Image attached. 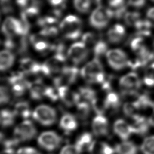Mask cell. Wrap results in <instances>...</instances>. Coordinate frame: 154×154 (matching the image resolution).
<instances>
[{
	"mask_svg": "<svg viewBox=\"0 0 154 154\" xmlns=\"http://www.w3.org/2000/svg\"><path fill=\"white\" fill-rule=\"evenodd\" d=\"M80 74L82 78L89 84L102 85L106 78L103 66L97 58L87 63L82 68Z\"/></svg>",
	"mask_w": 154,
	"mask_h": 154,
	"instance_id": "6da1fadb",
	"label": "cell"
},
{
	"mask_svg": "<svg viewBox=\"0 0 154 154\" xmlns=\"http://www.w3.org/2000/svg\"><path fill=\"white\" fill-rule=\"evenodd\" d=\"M59 27L63 36L68 40L77 39L82 32V22L75 15L70 14L65 17Z\"/></svg>",
	"mask_w": 154,
	"mask_h": 154,
	"instance_id": "7a4b0ae2",
	"label": "cell"
},
{
	"mask_svg": "<svg viewBox=\"0 0 154 154\" xmlns=\"http://www.w3.org/2000/svg\"><path fill=\"white\" fill-rule=\"evenodd\" d=\"M29 26L14 17H7L4 21L1 31L7 38H12L17 35L25 36L28 32Z\"/></svg>",
	"mask_w": 154,
	"mask_h": 154,
	"instance_id": "3957f363",
	"label": "cell"
},
{
	"mask_svg": "<svg viewBox=\"0 0 154 154\" xmlns=\"http://www.w3.org/2000/svg\"><path fill=\"white\" fill-rule=\"evenodd\" d=\"M66 56L55 54L42 64V74L47 76H55L56 77L66 67Z\"/></svg>",
	"mask_w": 154,
	"mask_h": 154,
	"instance_id": "277c9868",
	"label": "cell"
},
{
	"mask_svg": "<svg viewBox=\"0 0 154 154\" xmlns=\"http://www.w3.org/2000/svg\"><path fill=\"white\" fill-rule=\"evenodd\" d=\"M32 116L35 121L46 126L52 125L57 120L56 110L47 105L37 106L33 111Z\"/></svg>",
	"mask_w": 154,
	"mask_h": 154,
	"instance_id": "5b68a950",
	"label": "cell"
},
{
	"mask_svg": "<svg viewBox=\"0 0 154 154\" xmlns=\"http://www.w3.org/2000/svg\"><path fill=\"white\" fill-rule=\"evenodd\" d=\"M113 17L111 10L105 6H98L91 13L89 22L91 26L97 29L105 28Z\"/></svg>",
	"mask_w": 154,
	"mask_h": 154,
	"instance_id": "8992f818",
	"label": "cell"
},
{
	"mask_svg": "<svg viewBox=\"0 0 154 154\" xmlns=\"http://www.w3.org/2000/svg\"><path fill=\"white\" fill-rule=\"evenodd\" d=\"M37 131L34 123L29 120H25L16 126L14 129V138L19 142L27 141L33 139Z\"/></svg>",
	"mask_w": 154,
	"mask_h": 154,
	"instance_id": "52a82bcc",
	"label": "cell"
},
{
	"mask_svg": "<svg viewBox=\"0 0 154 154\" xmlns=\"http://www.w3.org/2000/svg\"><path fill=\"white\" fill-rule=\"evenodd\" d=\"M79 70L75 66H66L63 71L54 79L55 87H69L77 79Z\"/></svg>",
	"mask_w": 154,
	"mask_h": 154,
	"instance_id": "ba28073f",
	"label": "cell"
},
{
	"mask_svg": "<svg viewBox=\"0 0 154 154\" xmlns=\"http://www.w3.org/2000/svg\"><path fill=\"white\" fill-rule=\"evenodd\" d=\"M40 147L47 151H54L57 149L62 143V138L55 132L49 131L42 132L37 139Z\"/></svg>",
	"mask_w": 154,
	"mask_h": 154,
	"instance_id": "9c48e42d",
	"label": "cell"
},
{
	"mask_svg": "<svg viewBox=\"0 0 154 154\" xmlns=\"http://www.w3.org/2000/svg\"><path fill=\"white\" fill-rule=\"evenodd\" d=\"M106 57L108 64L115 70H121L129 66L130 60L126 53L121 49L109 50L106 52Z\"/></svg>",
	"mask_w": 154,
	"mask_h": 154,
	"instance_id": "30bf717a",
	"label": "cell"
},
{
	"mask_svg": "<svg viewBox=\"0 0 154 154\" xmlns=\"http://www.w3.org/2000/svg\"><path fill=\"white\" fill-rule=\"evenodd\" d=\"M7 82L11 86V91L15 96L20 97L28 90L29 83L23 72H14L7 78Z\"/></svg>",
	"mask_w": 154,
	"mask_h": 154,
	"instance_id": "8fae6325",
	"label": "cell"
},
{
	"mask_svg": "<svg viewBox=\"0 0 154 154\" xmlns=\"http://www.w3.org/2000/svg\"><path fill=\"white\" fill-rule=\"evenodd\" d=\"M141 80L135 72H129L121 77L119 81L122 94L137 92L141 87Z\"/></svg>",
	"mask_w": 154,
	"mask_h": 154,
	"instance_id": "7c38bea8",
	"label": "cell"
},
{
	"mask_svg": "<svg viewBox=\"0 0 154 154\" xmlns=\"http://www.w3.org/2000/svg\"><path fill=\"white\" fill-rule=\"evenodd\" d=\"M89 49L82 42H76L72 45L67 52V57L76 65L83 63L88 57Z\"/></svg>",
	"mask_w": 154,
	"mask_h": 154,
	"instance_id": "4fadbf2b",
	"label": "cell"
},
{
	"mask_svg": "<svg viewBox=\"0 0 154 154\" xmlns=\"http://www.w3.org/2000/svg\"><path fill=\"white\" fill-rule=\"evenodd\" d=\"M20 67L25 75L27 76L38 77L42 74V64L29 58H24L20 61Z\"/></svg>",
	"mask_w": 154,
	"mask_h": 154,
	"instance_id": "5bb4252c",
	"label": "cell"
},
{
	"mask_svg": "<svg viewBox=\"0 0 154 154\" xmlns=\"http://www.w3.org/2000/svg\"><path fill=\"white\" fill-rule=\"evenodd\" d=\"M108 121L103 114H97L93 119L91 128L93 134L96 137H104L108 134Z\"/></svg>",
	"mask_w": 154,
	"mask_h": 154,
	"instance_id": "9a60e30c",
	"label": "cell"
},
{
	"mask_svg": "<svg viewBox=\"0 0 154 154\" xmlns=\"http://www.w3.org/2000/svg\"><path fill=\"white\" fill-rule=\"evenodd\" d=\"M113 131L114 134L123 141L128 140L134 133L132 125L121 119H117L114 123Z\"/></svg>",
	"mask_w": 154,
	"mask_h": 154,
	"instance_id": "2e32d148",
	"label": "cell"
},
{
	"mask_svg": "<svg viewBox=\"0 0 154 154\" xmlns=\"http://www.w3.org/2000/svg\"><path fill=\"white\" fill-rule=\"evenodd\" d=\"M59 94V99L67 106L70 107L77 105L79 102V97L76 91H73L69 87L57 88Z\"/></svg>",
	"mask_w": 154,
	"mask_h": 154,
	"instance_id": "e0dca14e",
	"label": "cell"
},
{
	"mask_svg": "<svg viewBox=\"0 0 154 154\" xmlns=\"http://www.w3.org/2000/svg\"><path fill=\"white\" fill-rule=\"evenodd\" d=\"M47 37L41 33L38 35H32L31 37V42L35 50L42 53H46L49 51L54 50L55 45H51Z\"/></svg>",
	"mask_w": 154,
	"mask_h": 154,
	"instance_id": "ac0fdd59",
	"label": "cell"
},
{
	"mask_svg": "<svg viewBox=\"0 0 154 154\" xmlns=\"http://www.w3.org/2000/svg\"><path fill=\"white\" fill-rule=\"evenodd\" d=\"M59 125L60 128L66 134H69L77 129V119L74 115L69 112H66L61 116Z\"/></svg>",
	"mask_w": 154,
	"mask_h": 154,
	"instance_id": "d6986e66",
	"label": "cell"
},
{
	"mask_svg": "<svg viewBox=\"0 0 154 154\" xmlns=\"http://www.w3.org/2000/svg\"><path fill=\"white\" fill-rule=\"evenodd\" d=\"M125 28L120 24H115L107 32L108 40L112 43H120L125 38Z\"/></svg>",
	"mask_w": 154,
	"mask_h": 154,
	"instance_id": "ffe728a7",
	"label": "cell"
},
{
	"mask_svg": "<svg viewBox=\"0 0 154 154\" xmlns=\"http://www.w3.org/2000/svg\"><path fill=\"white\" fill-rule=\"evenodd\" d=\"M46 87L41 80L29 83L28 90L31 97L34 100H40L45 97Z\"/></svg>",
	"mask_w": 154,
	"mask_h": 154,
	"instance_id": "44dd1931",
	"label": "cell"
},
{
	"mask_svg": "<svg viewBox=\"0 0 154 154\" xmlns=\"http://www.w3.org/2000/svg\"><path fill=\"white\" fill-rule=\"evenodd\" d=\"M94 140H93L92 135L88 132L82 133L77 138L75 145L77 146L81 152H89Z\"/></svg>",
	"mask_w": 154,
	"mask_h": 154,
	"instance_id": "7402d4cb",
	"label": "cell"
},
{
	"mask_svg": "<svg viewBox=\"0 0 154 154\" xmlns=\"http://www.w3.org/2000/svg\"><path fill=\"white\" fill-rule=\"evenodd\" d=\"M76 92L79 97V102H84L91 105L97 98L96 91L89 87H81Z\"/></svg>",
	"mask_w": 154,
	"mask_h": 154,
	"instance_id": "603a6c76",
	"label": "cell"
},
{
	"mask_svg": "<svg viewBox=\"0 0 154 154\" xmlns=\"http://www.w3.org/2000/svg\"><path fill=\"white\" fill-rule=\"evenodd\" d=\"M15 56L9 50L0 51V71H5L9 69L14 64Z\"/></svg>",
	"mask_w": 154,
	"mask_h": 154,
	"instance_id": "cb8c5ba5",
	"label": "cell"
},
{
	"mask_svg": "<svg viewBox=\"0 0 154 154\" xmlns=\"http://www.w3.org/2000/svg\"><path fill=\"white\" fill-rule=\"evenodd\" d=\"M134 120L132 126L134 129V132L138 134H145L149 130L150 124L148 119H146L144 116L138 115L132 119Z\"/></svg>",
	"mask_w": 154,
	"mask_h": 154,
	"instance_id": "d4e9b609",
	"label": "cell"
},
{
	"mask_svg": "<svg viewBox=\"0 0 154 154\" xmlns=\"http://www.w3.org/2000/svg\"><path fill=\"white\" fill-rule=\"evenodd\" d=\"M13 111H14L16 117L18 116L26 120L29 118L32 113L31 110L29 103L27 101L25 100L19 101L16 103Z\"/></svg>",
	"mask_w": 154,
	"mask_h": 154,
	"instance_id": "484cf974",
	"label": "cell"
},
{
	"mask_svg": "<svg viewBox=\"0 0 154 154\" xmlns=\"http://www.w3.org/2000/svg\"><path fill=\"white\" fill-rule=\"evenodd\" d=\"M116 154H137V146L132 141H123L117 144L114 148Z\"/></svg>",
	"mask_w": 154,
	"mask_h": 154,
	"instance_id": "4316f807",
	"label": "cell"
},
{
	"mask_svg": "<svg viewBox=\"0 0 154 154\" xmlns=\"http://www.w3.org/2000/svg\"><path fill=\"white\" fill-rule=\"evenodd\" d=\"M89 152L90 154H114L115 150L105 142L94 141Z\"/></svg>",
	"mask_w": 154,
	"mask_h": 154,
	"instance_id": "83f0119b",
	"label": "cell"
},
{
	"mask_svg": "<svg viewBox=\"0 0 154 154\" xmlns=\"http://www.w3.org/2000/svg\"><path fill=\"white\" fill-rule=\"evenodd\" d=\"M103 100L105 110H116L120 105V97L116 93L113 91L108 92Z\"/></svg>",
	"mask_w": 154,
	"mask_h": 154,
	"instance_id": "f1b7e54d",
	"label": "cell"
},
{
	"mask_svg": "<svg viewBox=\"0 0 154 154\" xmlns=\"http://www.w3.org/2000/svg\"><path fill=\"white\" fill-rule=\"evenodd\" d=\"M16 114L13 111L8 109H3L0 111V125L3 128L11 126L16 119Z\"/></svg>",
	"mask_w": 154,
	"mask_h": 154,
	"instance_id": "f546056e",
	"label": "cell"
},
{
	"mask_svg": "<svg viewBox=\"0 0 154 154\" xmlns=\"http://www.w3.org/2000/svg\"><path fill=\"white\" fill-rule=\"evenodd\" d=\"M152 26V24L150 20H140L135 26L136 35L141 37L149 36L151 34Z\"/></svg>",
	"mask_w": 154,
	"mask_h": 154,
	"instance_id": "4dcf8cb0",
	"label": "cell"
},
{
	"mask_svg": "<svg viewBox=\"0 0 154 154\" xmlns=\"http://www.w3.org/2000/svg\"><path fill=\"white\" fill-rule=\"evenodd\" d=\"M130 46L137 55H141L149 51L143 37L138 36L132 39L130 42Z\"/></svg>",
	"mask_w": 154,
	"mask_h": 154,
	"instance_id": "1f68e13d",
	"label": "cell"
},
{
	"mask_svg": "<svg viewBox=\"0 0 154 154\" xmlns=\"http://www.w3.org/2000/svg\"><path fill=\"white\" fill-rule=\"evenodd\" d=\"M141 109L139 104L136 102H126L123 106V111L125 116L132 119L138 116V111Z\"/></svg>",
	"mask_w": 154,
	"mask_h": 154,
	"instance_id": "d6a6232c",
	"label": "cell"
},
{
	"mask_svg": "<svg viewBox=\"0 0 154 154\" xmlns=\"http://www.w3.org/2000/svg\"><path fill=\"white\" fill-rule=\"evenodd\" d=\"M91 105L84 102H80L76 105L77 117L82 121H85L88 118L91 111Z\"/></svg>",
	"mask_w": 154,
	"mask_h": 154,
	"instance_id": "836d02e7",
	"label": "cell"
},
{
	"mask_svg": "<svg viewBox=\"0 0 154 154\" xmlns=\"http://www.w3.org/2000/svg\"><path fill=\"white\" fill-rule=\"evenodd\" d=\"M143 154H154V135L146 138L141 144Z\"/></svg>",
	"mask_w": 154,
	"mask_h": 154,
	"instance_id": "e575fe53",
	"label": "cell"
},
{
	"mask_svg": "<svg viewBox=\"0 0 154 154\" xmlns=\"http://www.w3.org/2000/svg\"><path fill=\"white\" fill-rule=\"evenodd\" d=\"M108 46L106 43L103 40H98L93 48V51L95 55V58H99L103 54H106Z\"/></svg>",
	"mask_w": 154,
	"mask_h": 154,
	"instance_id": "d590c367",
	"label": "cell"
},
{
	"mask_svg": "<svg viewBox=\"0 0 154 154\" xmlns=\"http://www.w3.org/2000/svg\"><path fill=\"white\" fill-rule=\"evenodd\" d=\"M125 22L128 26H135L141 20L140 14L137 11L127 12L124 15Z\"/></svg>",
	"mask_w": 154,
	"mask_h": 154,
	"instance_id": "8d00e7d4",
	"label": "cell"
},
{
	"mask_svg": "<svg viewBox=\"0 0 154 154\" xmlns=\"http://www.w3.org/2000/svg\"><path fill=\"white\" fill-rule=\"evenodd\" d=\"M143 81L146 85L149 87L154 86V63H152L146 69Z\"/></svg>",
	"mask_w": 154,
	"mask_h": 154,
	"instance_id": "74e56055",
	"label": "cell"
},
{
	"mask_svg": "<svg viewBox=\"0 0 154 154\" xmlns=\"http://www.w3.org/2000/svg\"><path fill=\"white\" fill-rule=\"evenodd\" d=\"M75 8L81 13H87L90 8L91 0H73Z\"/></svg>",
	"mask_w": 154,
	"mask_h": 154,
	"instance_id": "f35d334b",
	"label": "cell"
},
{
	"mask_svg": "<svg viewBox=\"0 0 154 154\" xmlns=\"http://www.w3.org/2000/svg\"><path fill=\"white\" fill-rule=\"evenodd\" d=\"M16 2L18 5L23 8V10L39 8L38 0H16Z\"/></svg>",
	"mask_w": 154,
	"mask_h": 154,
	"instance_id": "ab89813d",
	"label": "cell"
},
{
	"mask_svg": "<svg viewBox=\"0 0 154 154\" xmlns=\"http://www.w3.org/2000/svg\"><path fill=\"white\" fill-rule=\"evenodd\" d=\"M11 98L9 88L5 85H0V105L7 103Z\"/></svg>",
	"mask_w": 154,
	"mask_h": 154,
	"instance_id": "60d3db41",
	"label": "cell"
},
{
	"mask_svg": "<svg viewBox=\"0 0 154 154\" xmlns=\"http://www.w3.org/2000/svg\"><path fill=\"white\" fill-rule=\"evenodd\" d=\"M45 97H47L52 102H55L59 99V94L58 88L55 87H49L47 86L46 92H45Z\"/></svg>",
	"mask_w": 154,
	"mask_h": 154,
	"instance_id": "b9f144b4",
	"label": "cell"
},
{
	"mask_svg": "<svg viewBox=\"0 0 154 154\" xmlns=\"http://www.w3.org/2000/svg\"><path fill=\"white\" fill-rule=\"evenodd\" d=\"M19 143L20 142L17 140L13 137L11 139L5 140L2 144L4 147V150H10L14 152L15 149L17 147Z\"/></svg>",
	"mask_w": 154,
	"mask_h": 154,
	"instance_id": "7bdbcfd3",
	"label": "cell"
},
{
	"mask_svg": "<svg viewBox=\"0 0 154 154\" xmlns=\"http://www.w3.org/2000/svg\"><path fill=\"white\" fill-rule=\"evenodd\" d=\"M81 151L75 144H68L64 146L60 154H81Z\"/></svg>",
	"mask_w": 154,
	"mask_h": 154,
	"instance_id": "ee69618b",
	"label": "cell"
},
{
	"mask_svg": "<svg viewBox=\"0 0 154 154\" xmlns=\"http://www.w3.org/2000/svg\"><path fill=\"white\" fill-rule=\"evenodd\" d=\"M16 154H41L37 149L31 147H21L16 152Z\"/></svg>",
	"mask_w": 154,
	"mask_h": 154,
	"instance_id": "f6af8a7d",
	"label": "cell"
},
{
	"mask_svg": "<svg viewBox=\"0 0 154 154\" xmlns=\"http://www.w3.org/2000/svg\"><path fill=\"white\" fill-rule=\"evenodd\" d=\"M66 1V0H48L51 5L57 8V10H59V8H63L65 5Z\"/></svg>",
	"mask_w": 154,
	"mask_h": 154,
	"instance_id": "bcb514c9",
	"label": "cell"
},
{
	"mask_svg": "<svg viewBox=\"0 0 154 154\" xmlns=\"http://www.w3.org/2000/svg\"><path fill=\"white\" fill-rule=\"evenodd\" d=\"M146 0H128V4L136 8H141L144 5Z\"/></svg>",
	"mask_w": 154,
	"mask_h": 154,
	"instance_id": "7dc6e473",
	"label": "cell"
},
{
	"mask_svg": "<svg viewBox=\"0 0 154 154\" xmlns=\"http://www.w3.org/2000/svg\"><path fill=\"white\" fill-rule=\"evenodd\" d=\"M147 16L148 20H150L152 25H154V7H152L148 10L147 11Z\"/></svg>",
	"mask_w": 154,
	"mask_h": 154,
	"instance_id": "c3c4849f",
	"label": "cell"
},
{
	"mask_svg": "<svg viewBox=\"0 0 154 154\" xmlns=\"http://www.w3.org/2000/svg\"><path fill=\"white\" fill-rule=\"evenodd\" d=\"M148 120H149L150 125L154 127V111L152 112V114H151V116H150V117L148 119Z\"/></svg>",
	"mask_w": 154,
	"mask_h": 154,
	"instance_id": "681fc988",
	"label": "cell"
},
{
	"mask_svg": "<svg viewBox=\"0 0 154 154\" xmlns=\"http://www.w3.org/2000/svg\"><path fill=\"white\" fill-rule=\"evenodd\" d=\"M0 154H14V152H12V151H10V150H4L3 151L0 152Z\"/></svg>",
	"mask_w": 154,
	"mask_h": 154,
	"instance_id": "f907efd6",
	"label": "cell"
},
{
	"mask_svg": "<svg viewBox=\"0 0 154 154\" xmlns=\"http://www.w3.org/2000/svg\"><path fill=\"white\" fill-rule=\"evenodd\" d=\"M5 140V136L4 134L0 132V144L3 143Z\"/></svg>",
	"mask_w": 154,
	"mask_h": 154,
	"instance_id": "816d5d0a",
	"label": "cell"
},
{
	"mask_svg": "<svg viewBox=\"0 0 154 154\" xmlns=\"http://www.w3.org/2000/svg\"><path fill=\"white\" fill-rule=\"evenodd\" d=\"M152 1H154V0H152Z\"/></svg>",
	"mask_w": 154,
	"mask_h": 154,
	"instance_id": "f5cc1de1",
	"label": "cell"
},
{
	"mask_svg": "<svg viewBox=\"0 0 154 154\" xmlns=\"http://www.w3.org/2000/svg\"><path fill=\"white\" fill-rule=\"evenodd\" d=\"M153 45H154V43H153Z\"/></svg>",
	"mask_w": 154,
	"mask_h": 154,
	"instance_id": "db71d44e",
	"label": "cell"
}]
</instances>
